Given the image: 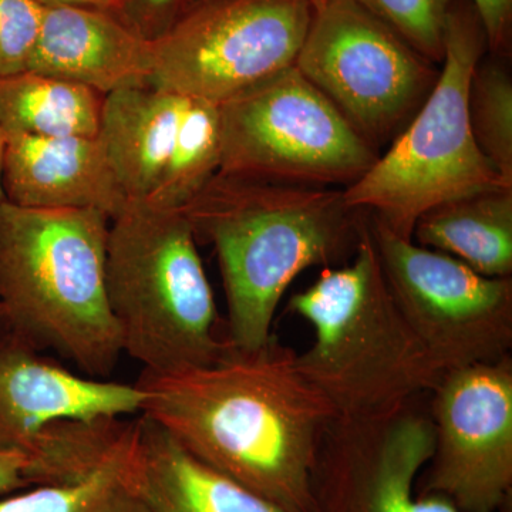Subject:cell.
<instances>
[{"mask_svg":"<svg viewBox=\"0 0 512 512\" xmlns=\"http://www.w3.org/2000/svg\"><path fill=\"white\" fill-rule=\"evenodd\" d=\"M141 416L202 463L285 512H315L312 480L336 414L274 336L254 350L174 375L144 373Z\"/></svg>","mask_w":512,"mask_h":512,"instance_id":"1","label":"cell"},{"mask_svg":"<svg viewBox=\"0 0 512 512\" xmlns=\"http://www.w3.org/2000/svg\"><path fill=\"white\" fill-rule=\"evenodd\" d=\"M197 242L220 265L232 348L272 338L276 311L306 269L332 268L355 254L365 217L343 191L217 173L183 208Z\"/></svg>","mask_w":512,"mask_h":512,"instance_id":"2","label":"cell"},{"mask_svg":"<svg viewBox=\"0 0 512 512\" xmlns=\"http://www.w3.org/2000/svg\"><path fill=\"white\" fill-rule=\"evenodd\" d=\"M110 218L0 201V313L10 333L104 379L121 353L106 285Z\"/></svg>","mask_w":512,"mask_h":512,"instance_id":"3","label":"cell"},{"mask_svg":"<svg viewBox=\"0 0 512 512\" xmlns=\"http://www.w3.org/2000/svg\"><path fill=\"white\" fill-rule=\"evenodd\" d=\"M288 306L313 330L299 369L338 416L386 412L443 375L390 293L366 217L348 264L325 268Z\"/></svg>","mask_w":512,"mask_h":512,"instance_id":"4","label":"cell"},{"mask_svg":"<svg viewBox=\"0 0 512 512\" xmlns=\"http://www.w3.org/2000/svg\"><path fill=\"white\" fill-rule=\"evenodd\" d=\"M106 285L123 353L144 373L210 366L232 348L183 211L128 202L110 221Z\"/></svg>","mask_w":512,"mask_h":512,"instance_id":"5","label":"cell"},{"mask_svg":"<svg viewBox=\"0 0 512 512\" xmlns=\"http://www.w3.org/2000/svg\"><path fill=\"white\" fill-rule=\"evenodd\" d=\"M484 43L480 20L453 9L433 89L389 151L343 190L350 208L412 239L414 225L431 208L512 188L477 146L468 119V87Z\"/></svg>","mask_w":512,"mask_h":512,"instance_id":"6","label":"cell"},{"mask_svg":"<svg viewBox=\"0 0 512 512\" xmlns=\"http://www.w3.org/2000/svg\"><path fill=\"white\" fill-rule=\"evenodd\" d=\"M218 173L271 183H356L375 148L295 66L220 106Z\"/></svg>","mask_w":512,"mask_h":512,"instance_id":"7","label":"cell"},{"mask_svg":"<svg viewBox=\"0 0 512 512\" xmlns=\"http://www.w3.org/2000/svg\"><path fill=\"white\" fill-rule=\"evenodd\" d=\"M318 0H197L154 42L151 86L221 106L295 66Z\"/></svg>","mask_w":512,"mask_h":512,"instance_id":"8","label":"cell"},{"mask_svg":"<svg viewBox=\"0 0 512 512\" xmlns=\"http://www.w3.org/2000/svg\"><path fill=\"white\" fill-rule=\"evenodd\" d=\"M295 67L375 150L423 104L439 77L357 0H318Z\"/></svg>","mask_w":512,"mask_h":512,"instance_id":"9","label":"cell"},{"mask_svg":"<svg viewBox=\"0 0 512 512\" xmlns=\"http://www.w3.org/2000/svg\"><path fill=\"white\" fill-rule=\"evenodd\" d=\"M366 220L390 293L441 373L510 356L511 278H487Z\"/></svg>","mask_w":512,"mask_h":512,"instance_id":"10","label":"cell"},{"mask_svg":"<svg viewBox=\"0 0 512 512\" xmlns=\"http://www.w3.org/2000/svg\"><path fill=\"white\" fill-rule=\"evenodd\" d=\"M434 448L419 493L460 512H510L512 357L448 370L429 393Z\"/></svg>","mask_w":512,"mask_h":512,"instance_id":"11","label":"cell"},{"mask_svg":"<svg viewBox=\"0 0 512 512\" xmlns=\"http://www.w3.org/2000/svg\"><path fill=\"white\" fill-rule=\"evenodd\" d=\"M434 448L429 393L369 416H336L320 443L315 512H460L417 480Z\"/></svg>","mask_w":512,"mask_h":512,"instance_id":"12","label":"cell"},{"mask_svg":"<svg viewBox=\"0 0 512 512\" xmlns=\"http://www.w3.org/2000/svg\"><path fill=\"white\" fill-rule=\"evenodd\" d=\"M46 352L0 333V441L45 451L43 433L62 421L123 419L141 412L137 384L70 372Z\"/></svg>","mask_w":512,"mask_h":512,"instance_id":"13","label":"cell"},{"mask_svg":"<svg viewBox=\"0 0 512 512\" xmlns=\"http://www.w3.org/2000/svg\"><path fill=\"white\" fill-rule=\"evenodd\" d=\"M154 42L111 9L45 5L28 72L67 80L103 94L150 84Z\"/></svg>","mask_w":512,"mask_h":512,"instance_id":"14","label":"cell"},{"mask_svg":"<svg viewBox=\"0 0 512 512\" xmlns=\"http://www.w3.org/2000/svg\"><path fill=\"white\" fill-rule=\"evenodd\" d=\"M0 185L12 204L40 210H96L110 220L128 200L99 137L2 136Z\"/></svg>","mask_w":512,"mask_h":512,"instance_id":"15","label":"cell"},{"mask_svg":"<svg viewBox=\"0 0 512 512\" xmlns=\"http://www.w3.org/2000/svg\"><path fill=\"white\" fill-rule=\"evenodd\" d=\"M185 97L158 87H126L107 94L99 133L128 202L146 201L173 150Z\"/></svg>","mask_w":512,"mask_h":512,"instance_id":"16","label":"cell"},{"mask_svg":"<svg viewBox=\"0 0 512 512\" xmlns=\"http://www.w3.org/2000/svg\"><path fill=\"white\" fill-rule=\"evenodd\" d=\"M141 490L153 512H285L192 456L147 417L137 419Z\"/></svg>","mask_w":512,"mask_h":512,"instance_id":"17","label":"cell"},{"mask_svg":"<svg viewBox=\"0 0 512 512\" xmlns=\"http://www.w3.org/2000/svg\"><path fill=\"white\" fill-rule=\"evenodd\" d=\"M412 241L454 256L487 278H511L512 188L431 208L414 225Z\"/></svg>","mask_w":512,"mask_h":512,"instance_id":"18","label":"cell"},{"mask_svg":"<svg viewBox=\"0 0 512 512\" xmlns=\"http://www.w3.org/2000/svg\"><path fill=\"white\" fill-rule=\"evenodd\" d=\"M106 97L83 84L45 74L0 77V134L99 137Z\"/></svg>","mask_w":512,"mask_h":512,"instance_id":"19","label":"cell"},{"mask_svg":"<svg viewBox=\"0 0 512 512\" xmlns=\"http://www.w3.org/2000/svg\"><path fill=\"white\" fill-rule=\"evenodd\" d=\"M0 512H153L138 477L137 421L123 447L92 473L28 488L0 500Z\"/></svg>","mask_w":512,"mask_h":512,"instance_id":"20","label":"cell"},{"mask_svg":"<svg viewBox=\"0 0 512 512\" xmlns=\"http://www.w3.org/2000/svg\"><path fill=\"white\" fill-rule=\"evenodd\" d=\"M220 106L185 97L173 150L146 201L161 210L181 211L220 171Z\"/></svg>","mask_w":512,"mask_h":512,"instance_id":"21","label":"cell"},{"mask_svg":"<svg viewBox=\"0 0 512 512\" xmlns=\"http://www.w3.org/2000/svg\"><path fill=\"white\" fill-rule=\"evenodd\" d=\"M468 119L477 146L512 183V80L501 64L477 63L468 87Z\"/></svg>","mask_w":512,"mask_h":512,"instance_id":"22","label":"cell"},{"mask_svg":"<svg viewBox=\"0 0 512 512\" xmlns=\"http://www.w3.org/2000/svg\"><path fill=\"white\" fill-rule=\"evenodd\" d=\"M431 63L443 62L453 0H357Z\"/></svg>","mask_w":512,"mask_h":512,"instance_id":"23","label":"cell"},{"mask_svg":"<svg viewBox=\"0 0 512 512\" xmlns=\"http://www.w3.org/2000/svg\"><path fill=\"white\" fill-rule=\"evenodd\" d=\"M43 13L37 0H0V77L28 72Z\"/></svg>","mask_w":512,"mask_h":512,"instance_id":"24","label":"cell"},{"mask_svg":"<svg viewBox=\"0 0 512 512\" xmlns=\"http://www.w3.org/2000/svg\"><path fill=\"white\" fill-rule=\"evenodd\" d=\"M60 483L53 457L0 441V494Z\"/></svg>","mask_w":512,"mask_h":512,"instance_id":"25","label":"cell"},{"mask_svg":"<svg viewBox=\"0 0 512 512\" xmlns=\"http://www.w3.org/2000/svg\"><path fill=\"white\" fill-rule=\"evenodd\" d=\"M192 0H121L120 15L141 36L156 42L173 28Z\"/></svg>","mask_w":512,"mask_h":512,"instance_id":"26","label":"cell"},{"mask_svg":"<svg viewBox=\"0 0 512 512\" xmlns=\"http://www.w3.org/2000/svg\"><path fill=\"white\" fill-rule=\"evenodd\" d=\"M485 42L497 50L507 42L512 15V0H474Z\"/></svg>","mask_w":512,"mask_h":512,"instance_id":"27","label":"cell"},{"mask_svg":"<svg viewBox=\"0 0 512 512\" xmlns=\"http://www.w3.org/2000/svg\"><path fill=\"white\" fill-rule=\"evenodd\" d=\"M43 5H84L96 6V8H104L116 10L120 12L121 0H37Z\"/></svg>","mask_w":512,"mask_h":512,"instance_id":"28","label":"cell"},{"mask_svg":"<svg viewBox=\"0 0 512 512\" xmlns=\"http://www.w3.org/2000/svg\"><path fill=\"white\" fill-rule=\"evenodd\" d=\"M0 158H2V134H0ZM3 200L2 185H0V201Z\"/></svg>","mask_w":512,"mask_h":512,"instance_id":"29","label":"cell"},{"mask_svg":"<svg viewBox=\"0 0 512 512\" xmlns=\"http://www.w3.org/2000/svg\"><path fill=\"white\" fill-rule=\"evenodd\" d=\"M5 320H3L2 313H0V333L3 332V330H6Z\"/></svg>","mask_w":512,"mask_h":512,"instance_id":"30","label":"cell"},{"mask_svg":"<svg viewBox=\"0 0 512 512\" xmlns=\"http://www.w3.org/2000/svg\"><path fill=\"white\" fill-rule=\"evenodd\" d=\"M197 2V0H192V3Z\"/></svg>","mask_w":512,"mask_h":512,"instance_id":"31","label":"cell"}]
</instances>
